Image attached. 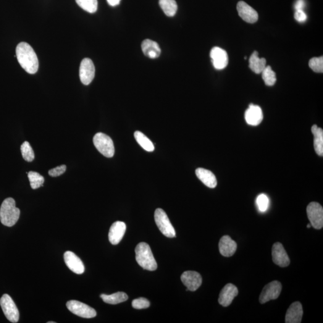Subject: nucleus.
Segmentation results:
<instances>
[{"mask_svg":"<svg viewBox=\"0 0 323 323\" xmlns=\"http://www.w3.org/2000/svg\"><path fill=\"white\" fill-rule=\"evenodd\" d=\"M0 305L7 320L12 323H18L19 319V312L14 301L7 294H4L0 299Z\"/></svg>","mask_w":323,"mask_h":323,"instance_id":"obj_6","label":"nucleus"},{"mask_svg":"<svg viewBox=\"0 0 323 323\" xmlns=\"http://www.w3.org/2000/svg\"><path fill=\"white\" fill-rule=\"evenodd\" d=\"M66 171V166L65 165H61V166H58L55 169L49 170V174L52 177H58L65 172Z\"/></svg>","mask_w":323,"mask_h":323,"instance_id":"obj_35","label":"nucleus"},{"mask_svg":"<svg viewBox=\"0 0 323 323\" xmlns=\"http://www.w3.org/2000/svg\"><path fill=\"white\" fill-rule=\"evenodd\" d=\"M266 67V59L260 58L258 52L254 51L249 59V68L256 74H261Z\"/></svg>","mask_w":323,"mask_h":323,"instance_id":"obj_23","label":"nucleus"},{"mask_svg":"<svg viewBox=\"0 0 323 323\" xmlns=\"http://www.w3.org/2000/svg\"><path fill=\"white\" fill-rule=\"evenodd\" d=\"M238 294L237 287L232 284H228L220 291L219 298V304L224 307L229 306Z\"/></svg>","mask_w":323,"mask_h":323,"instance_id":"obj_16","label":"nucleus"},{"mask_svg":"<svg viewBox=\"0 0 323 323\" xmlns=\"http://www.w3.org/2000/svg\"><path fill=\"white\" fill-rule=\"evenodd\" d=\"M93 142L100 153L107 157H112L114 154V146L112 138L103 133H98L95 135Z\"/></svg>","mask_w":323,"mask_h":323,"instance_id":"obj_4","label":"nucleus"},{"mask_svg":"<svg viewBox=\"0 0 323 323\" xmlns=\"http://www.w3.org/2000/svg\"><path fill=\"white\" fill-rule=\"evenodd\" d=\"M159 6L165 14L169 17H172L177 11V4L175 0H159Z\"/></svg>","mask_w":323,"mask_h":323,"instance_id":"obj_26","label":"nucleus"},{"mask_svg":"<svg viewBox=\"0 0 323 323\" xmlns=\"http://www.w3.org/2000/svg\"><path fill=\"white\" fill-rule=\"evenodd\" d=\"M23 158L27 162H32L35 157L33 149L28 141H25L20 147Z\"/></svg>","mask_w":323,"mask_h":323,"instance_id":"obj_31","label":"nucleus"},{"mask_svg":"<svg viewBox=\"0 0 323 323\" xmlns=\"http://www.w3.org/2000/svg\"><path fill=\"white\" fill-rule=\"evenodd\" d=\"M219 247L220 253L222 256L231 257L235 253L237 244L229 236L225 235L220 239Z\"/></svg>","mask_w":323,"mask_h":323,"instance_id":"obj_20","label":"nucleus"},{"mask_svg":"<svg viewBox=\"0 0 323 323\" xmlns=\"http://www.w3.org/2000/svg\"><path fill=\"white\" fill-rule=\"evenodd\" d=\"M212 64L217 70H223L227 67L229 57L227 52L219 47H214L210 52Z\"/></svg>","mask_w":323,"mask_h":323,"instance_id":"obj_13","label":"nucleus"},{"mask_svg":"<svg viewBox=\"0 0 323 323\" xmlns=\"http://www.w3.org/2000/svg\"><path fill=\"white\" fill-rule=\"evenodd\" d=\"M307 215L311 225L316 229H321L323 227V207L316 202L310 203L306 209Z\"/></svg>","mask_w":323,"mask_h":323,"instance_id":"obj_7","label":"nucleus"},{"mask_svg":"<svg viewBox=\"0 0 323 323\" xmlns=\"http://www.w3.org/2000/svg\"><path fill=\"white\" fill-rule=\"evenodd\" d=\"M311 227V224H308V226H307V228H309Z\"/></svg>","mask_w":323,"mask_h":323,"instance_id":"obj_39","label":"nucleus"},{"mask_svg":"<svg viewBox=\"0 0 323 323\" xmlns=\"http://www.w3.org/2000/svg\"><path fill=\"white\" fill-rule=\"evenodd\" d=\"M142 51L146 57L151 59L157 58L161 54L159 44L153 40L146 39L141 44Z\"/></svg>","mask_w":323,"mask_h":323,"instance_id":"obj_21","label":"nucleus"},{"mask_svg":"<svg viewBox=\"0 0 323 323\" xmlns=\"http://www.w3.org/2000/svg\"><path fill=\"white\" fill-rule=\"evenodd\" d=\"M282 290V285L278 281H274L265 286L260 295L259 302L264 304L271 300H275L280 296Z\"/></svg>","mask_w":323,"mask_h":323,"instance_id":"obj_9","label":"nucleus"},{"mask_svg":"<svg viewBox=\"0 0 323 323\" xmlns=\"http://www.w3.org/2000/svg\"><path fill=\"white\" fill-rule=\"evenodd\" d=\"M181 280L187 287L186 291H195L198 290L202 282L201 275L198 272L191 270L183 272Z\"/></svg>","mask_w":323,"mask_h":323,"instance_id":"obj_12","label":"nucleus"},{"mask_svg":"<svg viewBox=\"0 0 323 323\" xmlns=\"http://www.w3.org/2000/svg\"><path fill=\"white\" fill-rule=\"evenodd\" d=\"M262 78L266 85L272 86L277 81L276 74L270 66H266L262 72Z\"/></svg>","mask_w":323,"mask_h":323,"instance_id":"obj_29","label":"nucleus"},{"mask_svg":"<svg viewBox=\"0 0 323 323\" xmlns=\"http://www.w3.org/2000/svg\"><path fill=\"white\" fill-rule=\"evenodd\" d=\"M150 304H151L148 299L144 298L134 299L132 303L133 308L136 309L148 308L150 306Z\"/></svg>","mask_w":323,"mask_h":323,"instance_id":"obj_34","label":"nucleus"},{"mask_svg":"<svg viewBox=\"0 0 323 323\" xmlns=\"http://www.w3.org/2000/svg\"><path fill=\"white\" fill-rule=\"evenodd\" d=\"M196 175L207 187L212 189L216 187L217 185L216 177L210 171L199 168L196 170Z\"/></svg>","mask_w":323,"mask_h":323,"instance_id":"obj_22","label":"nucleus"},{"mask_svg":"<svg viewBox=\"0 0 323 323\" xmlns=\"http://www.w3.org/2000/svg\"><path fill=\"white\" fill-rule=\"evenodd\" d=\"M107 1L110 6L114 7L119 5L121 0H107Z\"/></svg>","mask_w":323,"mask_h":323,"instance_id":"obj_38","label":"nucleus"},{"mask_svg":"<svg viewBox=\"0 0 323 323\" xmlns=\"http://www.w3.org/2000/svg\"><path fill=\"white\" fill-rule=\"evenodd\" d=\"M294 7H295L296 11L297 10H304V7H305V2L304 0H297Z\"/></svg>","mask_w":323,"mask_h":323,"instance_id":"obj_37","label":"nucleus"},{"mask_svg":"<svg viewBox=\"0 0 323 323\" xmlns=\"http://www.w3.org/2000/svg\"><path fill=\"white\" fill-rule=\"evenodd\" d=\"M47 323H56V322H47Z\"/></svg>","mask_w":323,"mask_h":323,"instance_id":"obj_40","label":"nucleus"},{"mask_svg":"<svg viewBox=\"0 0 323 323\" xmlns=\"http://www.w3.org/2000/svg\"><path fill=\"white\" fill-rule=\"evenodd\" d=\"M256 204L260 211L262 212L266 211L269 204L268 197L265 194H261L257 196Z\"/></svg>","mask_w":323,"mask_h":323,"instance_id":"obj_33","label":"nucleus"},{"mask_svg":"<svg viewBox=\"0 0 323 323\" xmlns=\"http://www.w3.org/2000/svg\"><path fill=\"white\" fill-rule=\"evenodd\" d=\"M28 177L30 180L31 187L33 189H37L43 186L44 178L39 173L30 171L28 173Z\"/></svg>","mask_w":323,"mask_h":323,"instance_id":"obj_30","label":"nucleus"},{"mask_svg":"<svg viewBox=\"0 0 323 323\" xmlns=\"http://www.w3.org/2000/svg\"><path fill=\"white\" fill-rule=\"evenodd\" d=\"M67 308L72 313L85 319H91L96 316L95 310L85 304L77 301H70L66 304Z\"/></svg>","mask_w":323,"mask_h":323,"instance_id":"obj_8","label":"nucleus"},{"mask_svg":"<svg viewBox=\"0 0 323 323\" xmlns=\"http://www.w3.org/2000/svg\"><path fill=\"white\" fill-rule=\"evenodd\" d=\"M309 66L314 72L322 73L323 72V57H313L310 59Z\"/></svg>","mask_w":323,"mask_h":323,"instance_id":"obj_32","label":"nucleus"},{"mask_svg":"<svg viewBox=\"0 0 323 323\" xmlns=\"http://www.w3.org/2000/svg\"><path fill=\"white\" fill-rule=\"evenodd\" d=\"M16 54L20 66L29 74H35L38 70V56L30 44L22 42L16 49Z\"/></svg>","mask_w":323,"mask_h":323,"instance_id":"obj_1","label":"nucleus"},{"mask_svg":"<svg viewBox=\"0 0 323 323\" xmlns=\"http://www.w3.org/2000/svg\"><path fill=\"white\" fill-rule=\"evenodd\" d=\"M295 19L299 22H304L307 19V15L304 10H297L295 14Z\"/></svg>","mask_w":323,"mask_h":323,"instance_id":"obj_36","label":"nucleus"},{"mask_svg":"<svg viewBox=\"0 0 323 323\" xmlns=\"http://www.w3.org/2000/svg\"><path fill=\"white\" fill-rule=\"evenodd\" d=\"M100 297L104 303L112 304H116L123 303V302L127 301L128 299L127 294L124 292H121V291L112 294V295H110L102 294Z\"/></svg>","mask_w":323,"mask_h":323,"instance_id":"obj_25","label":"nucleus"},{"mask_svg":"<svg viewBox=\"0 0 323 323\" xmlns=\"http://www.w3.org/2000/svg\"><path fill=\"white\" fill-rule=\"evenodd\" d=\"M303 316V308L299 302L291 304L285 315L286 323H300Z\"/></svg>","mask_w":323,"mask_h":323,"instance_id":"obj_19","label":"nucleus"},{"mask_svg":"<svg viewBox=\"0 0 323 323\" xmlns=\"http://www.w3.org/2000/svg\"><path fill=\"white\" fill-rule=\"evenodd\" d=\"M245 119L249 125H259L264 119L261 108L253 104L249 105L248 109L246 112Z\"/></svg>","mask_w":323,"mask_h":323,"instance_id":"obj_18","label":"nucleus"},{"mask_svg":"<svg viewBox=\"0 0 323 323\" xmlns=\"http://www.w3.org/2000/svg\"><path fill=\"white\" fill-rule=\"evenodd\" d=\"M238 15L245 22L254 23L258 20L259 15L255 10L246 2L241 1L237 4Z\"/></svg>","mask_w":323,"mask_h":323,"instance_id":"obj_15","label":"nucleus"},{"mask_svg":"<svg viewBox=\"0 0 323 323\" xmlns=\"http://www.w3.org/2000/svg\"><path fill=\"white\" fill-rule=\"evenodd\" d=\"M136 261L143 269L153 271L157 269V265L149 244L139 243L135 249Z\"/></svg>","mask_w":323,"mask_h":323,"instance_id":"obj_3","label":"nucleus"},{"mask_svg":"<svg viewBox=\"0 0 323 323\" xmlns=\"http://www.w3.org/2000/svg\"><path fill=\"white\" fill-rule=\"evenodd\" d=\"M272 256L274 264L280 267H287L290 264L289 257L284 248L283 244L280 243H276L273 245Z\"/></svg>","mask_w":323,"mask_h":323,"instance_id":"obj_11","label":"nucleus"},{"mask_svg":"<svg viewBox=\"0 0 323 323\" xmlns=\"http://www.w3.org/2000/svg\"><path fill=\"white\" fill-rule=\"evenodd\" d=\"M77 4L85 11L94 14L98 9L97 0H76Z\"/></svg>","mask_w":323,"mask_h":323,"instance_id":"obj_28","label":"nucleus"},{"mask_svg":"<svg viewBox=\"0 0 323 323\" xmlns=\"http://www.w3.org/2000/svg\"><path fill=\"white\" fill-rule=\"evenodd\" d=\"M20 209L16 207L14 199H5L0 208V221L2 225L12 227L17 223L20 216Z\"/></svg>","mask_w":323,"mask_h":323,"instance_id":"obj_2","label":"nucleus"},{"mask_svg":"<svg viewBox=\"0 0 323 323\" xmlns=\"http://www.w3.org/2000/svg\"><path fill=\"white\" fill-rule=\"evenodd\" d=\"M95 73V68L91 59L85 58L80 64L79 75L81 83L89 85L93 81Z\"/></svg>","mask_w":323,"mask_h":323,"instance_id":"obj_10","label":"nucleus"},{"mask_svg":"<svg viewBox=\"0 0 323 323\" xmlns=\"http://www.w3.org/2000/svg\"><path fill=\"white\" fill-rule=\"evenodd\" d=\"M64 257L65 264L72 271L77 274H82L85 272L83 262L73 252H65Z\"/></svg>","mask_w":323,"mask_h":323,"instance_id":"obj_14","label":"nucleus"},{"mask_svg":"<svg viewBox=\"0 0 323 323\" xmlns=\"http://www.w3.org/2000/svg\"><path fill=\"white\" fill-rule=\"evenodd\" d=\"M311 131L313 133L315 151L320 156H323V131L316 125L312 126Z\"/></svg>","mask_w":323,"mask_h":323,"instance_id":"obj_24","label":"nucleus"},{"mask_svg":"<svg viewBox=\"0 0 323 323\" xmlns=\"http://www.w3.org/2000/svg\"><path fill=\"white\" fill-rule=\"evenodd\" d=\"M127 229V226L124 222L117 221L112 225L109 233V239L113 245H117L122 240Z\"/></svg>","mask_w":323,"mask_h":323,"instance_id":"obj_17","label":"nucleus"},{"mask_svg":"<svg viewBox=\"0 0 323 323\" xmlns=\"http://www.w3.org/2000/svg\"><path fill=\"white\" fill-rule=\"evenodd\" d=\"M135 140L140 144L142 148L147 152H152L154 151V146L153 143L140 131H136L134 133Z\"/></svg>","mask_w":323,"mask_h":323,"instance_id":"obj_27","label":"nucleus"},{"mask_svg":"<svg viewBox=\"0 0 323 323\" xmlns=\"http://www.w3.org/2000/svg\"><path fill=\"white\" fill-rule=\"evenodd\" d=\"M154 220L157 227L162 234L168 238H174L175 231L170 222L166 212L161 209H157L154 212Z\"/></svg>","mask_w":323,"mask_h":323,"instance_id":"obj_5","label":"nucleus"}]
</instances>
